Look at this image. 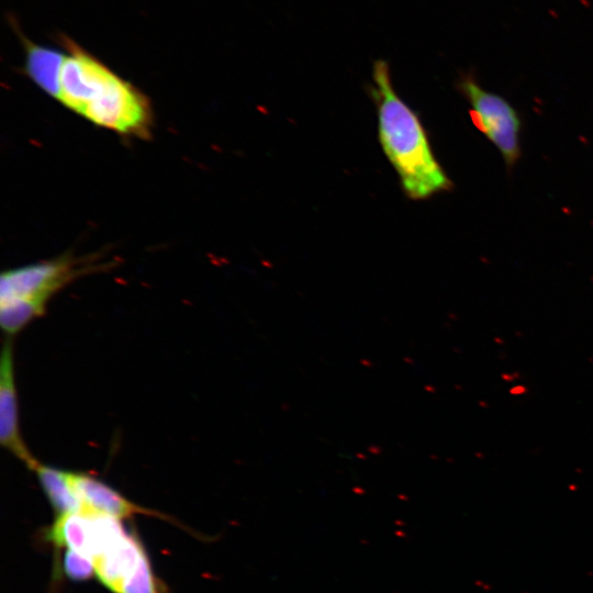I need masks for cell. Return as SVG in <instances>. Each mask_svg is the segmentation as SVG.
<instances>
[{
  "instance_id": "obj_3",
  "label": "cell",
  "mask_w": 593,
  "mask_h": 593,
  "mask_svg": "<svg viewBox=\"0 0 593 593\" xmlns=\"http://www.w3.org/2000/svg\"><path fill=\"white\" fill-rule=\"evenodd\" d=\"M92 261L67 254L5 270L0 279V301L25 300L46 311L48 301L64 287L103 267Z\"/></svg>"
},
{
  "instance_id": "obj_2",
  "label": "cell",
  "mask_w": 593,
  "mask_h": 593,
  "mask_svg": "<svg viewBox=\"0 0 593 593\" xmlns=\"http://www.w3.org/2000/svg\"><path fill=\"white\" fill-rule=\"evenodd\" d=\"M370 96L378 114L379 143L405 195L417 201L449 190L452 183L434 155L426 130L394 90L384 60L373 64Z\"/></svg>"
},
{
  "instance_id": "obj_5",
  "label": "cell",
  "mask_w": 593,
  "mask_h": 593,
  "mask_svg": "<svg viewBox=\"0 0 593 593\" xmlns=\"http://www.w3.org/2000/svg\"><path fill=\"white\" fill-rule=\"evenodd\" d=\"M0 443L30 470L38 462L27 448L20 428L13 344L10 337L3 342L0 361Z\"/></svg>"
},
{
  "instance_id": "obj_6",
  "label": "cell",
  "mask_w": 593,
  "mask_h": 593,
  "mask_svg": "<svg viewBox=\"0 0 593 593\" xmlns=\"http://www.w3.org/2000/svg\"><path fill=\"white\" fill-rule=\"evenodd\" d=\"M70 486L81 503V510H89L122 519L135 514L166 517L132 503L103 481L85 472L68 471Z\"/></svg>"
},
{
  "instance_id": "obj_9",
  "label": "cell",
  "mask_w": 593,
  "mask_h": 593,
  "mask_svg": "<svg viewBox=\"0 0 593 593\" xmlns=\"http://www.w3.org/2000/svg\"><path fill=\"white\" fill-rule=\"evenodd\" d=\"M32 471L36 474L57 516L81 510V503L70 486L68 471L44 465L40 461Z\"/></svg>"
},
{
  "instance_id": "obj_7",
  "label": "cell",
  "mask_w": 593,
  "mask_h": 593,
  "mask_svg": "<svg viewBox=\"0 0 593 593\" xmlns=\"http://www.w3.org/2000/svg\"><path fill=\"white\" fill-rule=\"evenodd\" d=\"M145 558L147 555L139 540L125 533L98 556L92 564L98 579L112 592L119 593Z\"/></svg>"
},
{
  "instance_id": "obj_8",
  "label": "cell",
  "mask_w": 593,
  "mask_h": 593,
  "mask_svg": "<svg viewBox=\"0 0 593 593\" xmlns=\"http://www.w3.org/2000/svg\"><path fill=\"white\" fill-rule=\"evenodd\" d=\"M25 71L44 92L58 100L65 53L24 41Z\"/></svg>"
},
{
  "instance_id": "obj_10",
  "label": "cell",
  "mask_w": 593,
  "mask_h": 593,
  "mask_svg": "<svg viewBox=\"0 0 593 593\" xmlns=\"http://www.w3.org/2000/svg\"><path fill=\"white\" fill-rule=\"evenodd\" d=\"M119 593H163L158 579L152 571L148 557L141 562L134 574L123 583Z\"/></svg>"
},
{
  "instance_id": "obj_4",
  "label": "cell",
  "mask_w": 593,
  "mask_h": 593,
  "mask_svg": "<svg viewBox=\"0 0 593 593\" xmlns=\"http://www.w3.org/2000/svg\"><path fill=\"white\" fill-rule=\"evenodd\" d=\"M458 83L469 101L473 124L512 167L521 155V120L516 110L503 97L480 87L472 76H463Z\"/></svg>"
},
{
  "instance_id": "obj_11",
  "label": "cell",
  "mask_w": 593,
  "mask_h": 593,
  "mask_svg": "<svg viewBox=\"0 0 593 593\" xmlns=\"http://www.w3.org/2000/svg\"><path fill=\"white\" fill-rule=\"evenodd\" d=\"M64 571L68 578L81 581L90 578L94 573V568L89 559L75 550L67 549L64 556Z\"/></svg>"
},
{
  "instance_id": "obj_1",
  "label": "cell",
  "mask_w": 593,
  "mask_h": 593,
  "mask_svg": "<svg viewBox=\"0 0 593 593\" xmlns=\"http://www.w3.org/2000/svg\"><path fill=\"white\" fill-rule=\"evenodd\" d=\"M66 47L58 101L99 127L149 136L153 111L148 98L71 41H66Z\"/></svg>"
}]
</instances>
